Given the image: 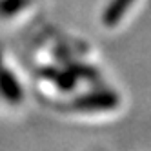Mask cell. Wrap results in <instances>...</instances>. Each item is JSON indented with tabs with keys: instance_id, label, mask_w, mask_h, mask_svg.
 Listing matches in <instances>:
<instances>
[{
	"instance_id": "cell-1",
	"label": "cell",
	"mask_w": 151,
	"mask_h": 151,
	"mask_svg": "<svg viewBox=\"0 0 151 151\" xmlns=\"http://www.w3.org/2000/svg\"><path fill=\"white\" fill-rule=\"evenodd\" d=\"M120 104V99L113 89H95L80 96H75L71 102L64 106L68 111L77 113H95V111H109Z\"/></svg>"
},
{
	"instance_id": "cell-2",
	"label": "cell",
	"mask_w": 151,
	"mask_h": 151,
	"mask_svg": "<svg viewBox=\"0 0 151 151\" xmlns=\"http://www.w3.org/2000/svg\"><path fill=\"white\" fill-rule=\"evenodd\" d=\"M0 95H2L7 102H11V104H18L24 99L22 86L18 84L15 75L4 66L2 58H0Z\"/></svg>"
},
{
	"instance_id": "cell-3",
	"label": "cell",
	"mask_w": 151,
	"mask_h": 151,
	"mask_svg": "<svg viewBox=\"0 0 151 151\" xmlns=\"http://www.w3.org/2000/svg\"><path fill=\"white\" fill-rule=\"evenodd\" d=\"M40 75L46 80H51L62 91H73L75 86H77V77L66 68V69H58V68H44L40 71Z\"/></svg>"
},
{
	"instance_id": "cell-4",
	"label": "cell",
	"mask_w": 151,
	"mask_h": 151,
	"mask_svg": "<svg viewBox=\"0 0 151 151\" xmlns=\"http://www.w3.org/2000/svg\"><path fill=\"white\" fill-rule=\"evenodd\" d=\"M133 2L135 0H111V2L107 4V7L104 9V13H102L104 26H107V27L116 26L122 20V17L127 13V9L131 7Z\"/></svg>"
},
{
	"instance_id": "cell-5",
	"label": "cell",
	"mask_w": 151,
	"mask_h": 151,
	"mask_svg": "<svg viewBox=\"0 0 151 151\" xmlns=\"http://www.w3.org/2000/svg\"><path fill=\"white\" fill-rule=\"evenodd\" d=\"M66 64H69L68 69H69L77 78H82V80L91 82V84H99V82H100L99 71H96L95 68H91V66H88V64H77V62H73L71 58L66 60Z\"/></svg>"
},
{
	"instance_id": "cell-6",
	"label": "cell",
	"mask_w": 151,
	"mask_h": 151,
	"mask_svg": "<svg viewBox=\"0 0 151 151\" xmlns=\"http://www.w3.org/2000/svg\"><path fill=\"white\" fill-rule=\"evenodd\" d=\"M27 4V0H0V13L4 17L7 15H15L17 11H20L24 6Z\"/></svg>"
}]
</instances>
